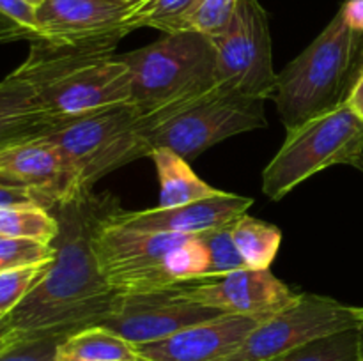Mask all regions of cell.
Segmentation results:
<instances>
[{
    "instance_id": "cell-1",
    "label": "cell",
    "mask_w": 363,
    "mask_h": 361,
    "mask_svg": "<svg viewBox=\"0 0 363 361\" xmlns=\"http://www.w3.org/2000/svg\"><path fill=\"white\" fill-rule=\"evenodd\" d=\"M110 195L78 193L48 209L59 223L55 257L25 299L9 314L20 335L69 333L101 324L117 292L108 285L94 251V236L117 207Z\"/></svg>"
},
{
    "instance_id": "cell-2",
    "label": "cell",
    "mask_w": 363,
    "mask_h": 361,
    "mask_svg": "<svg viewBox=\"0 0 363 361\" xmlns=\"http://www.w3.org/2000/svg\"><path fill=\"white\" fill-rule=\"evenodd\" d=\"M14 73L34 87L43 106L60 120L131 101V71L113 48L38 41Z\"/></svg>"
},
{
    "instance_id": "cell-3",
    "label": "cell",
    "mask_w": 363,
    "mask_h": 361,
    "mask_svg": "<svg viewBox=\"0 0 363 361\" xmlns=\"http://www.w3.org/2000/svg\"><path fill=\"white\" fill-rule=\"evenodd\" d=\"M363 67V32L347 23L342 11L277 78L273 92L287 131L346 105Z\"/></svg>"
},
{
    "instance_id": "cell-4",
    "label": "cell",
    "mask_w": 363,
    "mask_h": 361,
    "mask_svg": "<svg viewBox=\"0 0 363 361\" xmlns=\"http://www.w3.org/2000/svg\"><path fill=\"white\" fill-rule=\"evenodd\" d=\"M108 216L96 230L94 251L103 276L117 294L165 290L206 280L208 257L197 234L124 229Z\"/></svg>"
},
{
    "instance_id": "cell-5",
    "label": "cell",
    "mask_w": 363,
    "mask_h": 361,
    "mask_svg": "<svg viewBox=\"0 0 363 361\" xmlns=\"http://www.w3.org/2000/svg\"><path fill=\"white\" fill-rule=\"evenodd\" d=\"M131 71V105L142 115L197 101L216 87V50L201 32H172L121 53Z\"/></svg>"
},
{
    "instance_id": "cell-6",
    "label": "cell",
    "mask_w": 363,
    "mask_h": 361,
    "mask_svg": "<svg viewBox=\"0 0 363 361\" xmlns=\"http://www.w3.org/2000/svg\"><path fill=\"white\" fill-rule=\"evenodd\" d=\"M169 110L142 115L131 103L106 106L66 120L50 133L82 191H92L101 177L140 158H149V127L169 119Z\"/></svg>"
},
{
    "instance_id": "cell-7",
    "label": "cell",
    "mask_w": 363,
    "mask_h": 361,
    "mask_svg": "<svg viewBox=\"0 0 363 361\" xmlns=\"http://www.w3.org/2000/svg\"><path fill=\"white\" fill-rule=\"evenodd\" d=\"M363 154V120L347 105L312 117L287 138L262 172V193L280 200L321 170L353 165Z\"/></svg>"
},
{
    "instance_id": "cell-8",
    "label": "cell",
    "mask_w": 363,
    "mask_h": 361,
    "mask_svg": "<svg viewBox=\"0 0 363 361\" xmlns=\"http://www.w3.org/2000/svg\"><path fill=\"white\" fill-rule=\"evenodd\" d=\"M266 126L264 99L248 98L216 85L162 124L149 127L147 144L151 152L169 149L190 161L225 138Z\"/></svg>"
},
{
    "instance_id": "cell-9",
    "label": "cell",
    "mask_w": 363,
    "mask_h": 361,
    "mask_svg": "<svg viewBox=\"0 0 363 361\" xmlns=\"http://www.w3.org/2000/svg\"><path fill=\"white\" fill-rule=\"evenodd\" d=\"M363 328V308L318 294H300L294 303L257 326L222 361H269L314 340Z\"/></svg>"
},
{
    "instance_id": "cell-10",
    "label": "cell",
    "mask_w": 363,
    "mask_h": 361,
    "mask_svg": "<svg viewBox=\"0 0 363 361\" xmlns=\"http://www.w3.org/2000/svg\"><path fill=\"white\" fill-rule=\"evenodd\" d=\"M216 50V85L248 98H272L273 69L269 20L259 0H240L229 27L211 38Z\"/></svg>"
},
{
    "instance_id": "cell-11",
    "label": "cell",
    "mask_w": 363,
    "mask_h": 361,
    "mask_svg": "<svg viewBox=\"0 0 363 361\" xmlns=\"http://www.w3.org/2000/svg\"><path fill=\"white\" fill-rule=\"evenodd\" d=\"M218 315L223 314L188 299L174 287L151 292L117 294L108 315L99 326L112 329L137 347L169 338Z\"/></svg>"
},
{
    "instance_id": "cell-12",
    "label": "cell",
    "mask_w": 363,
    "mask_h": 361,
    "mask_svg": "<svg viewBox=\"0 0 363 361\" xmlns=\"http://www.w3.org/2000/svg\"><path fill=\"white\" fill-rule=\"evenodd\" d=\"M133 9L116 0H43L35 7L39 41L116 50L117 42L130 34L128 16Z\"/></svg>"
},
{
    "instance_id": "cell-13",
    "label": "cell",
    "mask_w": 363,
    "mask_h": 361,
    "mask_svg": "<svg viewBox=\"0 0 363 361\" xmlns=\"http://www.w3.org/2000/svg\"><path fill=\"white\" fill-rule=\"evenodd\" d=\"M184 297L233 315L272 317L296 301L291 290L269 269L245 268L218 278L177 285Z\"/></svg>"
},
{
    "instance_id": "cell-14",
    "label": "cell",
    "mask_w": 363,
    "mask_h": 361,
    "mask_svg": "<svg viewBox=\"0 0 363 361\" xmlns=\"http://www.w3.org/2000/svg\"><path fill=\"white\" fill-rule=\"evenodd\" d=\"M0 183L30 190L46 209L85 193L59 149L46 137L0 149Z\"/></svg>"
},
{
    "instance_id": "cell-15",
    "label": "cell",
    "mask_w": 363,
    "mask_h": 361,
    "mask_svg": "<svg viewBox=\"0 0 363 361\" xmlns=\"http://www.w3.org/2000/svg\"><path fill=\"white\" fill-rule=\"evenodd\" d=\"M269 317L223 314L190 326L169 338L137 345L149 361H222L233 354L261 322Z\"/></svg>"
},
{
    "instance_id": "cell-16",
    "label": "cell",
    "mask_w": 363,
    "mask_h": 361,
    "mask_svg": "<svg viewBox=\"0 0 363 361\" xmlns=\"http://www.w3.org/2000/svg\"><path fill=\"white\" fill-rule=\"evenodd\" d=\"M254 200L236 193H222L202 198L176 207H155L142 211L113 209L108 219L124 229L142 232H170V234H201L216 229L225 223H233L250 209Z\"/></svg>"
},
{
    "instance_id": "cell-17",
    "label": "cell",
    "mask_w": 363,
    "mask_h": 361,
    "mask_svg": "<svg viewBox=\"0 0 363 361\" xmlns=\"http://www.w3.org/2000/svg\"><path fill=\"white\" fill-rule=\"evenodd\" d=\"M66 120L43 106L34 87L13 73L0 81V149L48 137Z\"/></svg>"
},
{
    "instance_id": "cell-18",
    "label": "cell",
    "mask_w": 363,
    "mask_h": 361,
    "mask_svg": "<svg viewBox=\"0 0 363 361\" xmlns=\"http://www.w3.org/2000/svg\"><path fill=\"white\" fill-rule=\"evenodd\" d=\"M152 159L160 179V207H176L222 193L191 170L188 161L169 149H155Z\"/></svg>"
},
{
    "instance_id": "cell-19",
    "label": "cell",
    "mask_w": 363,
    "mask_h": 361,
    "mask_svg": "<svg viewBox=\"0 0 363 361\" xmlns=\"http://www.w3.org/2000/svg\"><path fill=\"white\" fill-rule=\"evenodd\" d=\"M138 350L105 326H87L59 343L53 361H138Z\"/></svg>"
},
{
    "instance_id": "cell-20",
    "label": "cell",
    "mask_w": 363,
    "mask_h": 361,
    "mask_svg": "<svg viewBox=\"0 0 363 361\" xmlns=\"http://www.w3.org/2000/svg\"><path fill=\"white\" fill-rule=\"evenodd\" d=\"M233 237L250 269H269L282 243V232L277 227L252 218L247 212L233 222Z\"/></svg>"
},
{
    "instance_id": "cell-21",
    "label": "cell",
    "mask_w": 363,
    "mask_h": 361,
    "mask_svg": "<svg viewBox=\"0 0 363 361\" xmlns=\"http://www.w3.org/2000/svg\"><path fill=\"white\" fill-rule=\"evenodd\" d=\"M362 357L363 328H357L314 340L269 361H362Z\"/></svg>"
},
{
    "instance_id": "cell-22",
    "label": "cell",
    "mask_w": 363,
    "mask_h": 361,
    "mask_svg": "<svg viewBox=\"0 0 363 361\" xmlns=\"http://www.w3.org/2000/svg\"><path fill=\"white\" fill-rule=\"evenodd\" d=\"M0 234L52 244L59 234V223L41 205H13L0 209Z\"/></svg>"
},
{
    "instance_id": "cell-23",
    "label": "cell",
    "mask_w": 363,
    "mask_h": 361,
    "mask_svg": "<svg viewBox=\"0 0 363 361\" xmlns=\"http://www.w3.org/2000/svg\"><path fill=\"white\" fill-rule=\"evenodd\" d=\"M199 0H145L138 4L128 16L130 32L142 27L158 28L165 34L179 32Z\"/></svg>"
},
{
    "instance_id": "cell-24",
    "label": "cell",
    "mask_w": 363,
    "mask_h": 361,
    "mask_svg": "<svg viewBox=\"0 0 363 361\" xmlns=\"http://www.w3.org/2000/svg\"><path fill=\"white\" fill-rule=\"evenodd\" d=\"M208 257V269L206 280L218 278L229 275L233 271L247 268L240 250L233 237V223H225L216 229H209L206 232L197 234Z\"/></svg>"
},
{
    "instance_id": "cell-25",
    "label": "cell",
    "mask_w": 363,
    "mask_h": 361,
    "mask_svg": "<svg viewBox=\"0 0 363 361\" xmlns=\"http://www.w3.org/2000/svg\"><path fill=\"white\" fill-rule=\"evenodd\" d=\"M53 257H55V250L52 244L0 234V273L28 268V265L48 264L53 260Z\"/></svg>"
},
{
    "instance_id": "cell-26",
    "label": "cell",
    "mask_w": 363,
    "mask_h": 361,
    "mask_svg": "<svg viewBox=\"0 0 363 361\" xmlns=\"http://www.w3.org/2000/svg\"><path fill=\"white\" fill-rule=\"evenodd\" d=\"M238 4L240 0H199L179 32H201L208 38H215L229 27Z\"/></svg>"
},
{
    "instance_id": "cell-27",
    "label": "cell",
    "mask_w": 363,
    "mask_h": 361,
    "mask_svg": "<svg viewBox=\"0 0 363 361\" xmlns=\"http://www.w3.org/2000/svg\"><path fill=\"white\" fill-rule=\"evenodd\" d=\"M48 264L28 265V268L0 273V317L9 315L25 299L32 287L45 275Z\"/></svg>"
},
{
    "instance_id": "cell-28",
    "label": "cell",
    "mask_w": 363,
    "mask_h": 361,
    "mask_svg": "<svg viewBox=\"0 0 363 361\" xmlns=\"http://www.w3.org/2000/svg\"><path fill=\"white\" fill-rule=\"evenodd\" d=\"M66 336L64 333L21 335L16 342L0 349V361H53L59 343Z\"/></svg>"
},
{
    "instance_id": "cell-29",
    "label": "cell",
    "mask_w": 363,
    "mask_h": 361,
    "mask_svg": "<svg viewBox=\"0 0 363 361\" xmlns=\"http://www.w3.org/2000/svg\"><path fill=\"white\" fill-rule=\"evenodd\" d=\"M0 16L13 27L14 38L39 41L35 25V7L25 0H0Z\"/></svg>"
},
{
    "instance_id": "cell-30",
    "label": "cell",
    "mask_w": 363,
    "mask_h": 361,
    "mask_svg": "<svg viewBox=\"0 0 363 361\" xmlns=\"http://www.w3.org/2000/svg\"><path fill=\"white\" fill-rule=\"evenodd\" d=\"M13 205H41L45 207L41 198L32 193L30 190L0 183V209L13 207Z\"/></svg>"
},
{
    "instance_id": "cell-31",
    "label": "cell",
    "mask_w": 363,
    "mask_h": 361,
    "mask_svg": "<svg viewBox=\"0 0 363 361\" xmlns=\"http://www.w3.org/2000/svg\"><path fill=\"white\" fill-rule=\"evenodd\" d=\"M340 11L351 27L357 28L358 32H363V0H344Z\"/></svg>"
},
{
    "instance_id": "cell-32",
    "label": "cell",
    "mask_w": 363,
    "mask_h": 361,
    "mask_svg": "<svg viewBox=\"0 0 363 361\" xmlns=\"http://www.w3.org/2000/svg\"><path fill=\"white\" fill-rule=\"evenodd\" d=\"M346 105L350 106V108L353 110V112L363 120V67H362L360 74H358L357 81H354L353 88H351L350 98H347Z\"/></svg>"
},
{
    "instance_id": "cell-33",
    "label": "cell",
    "mask_w": 363,
    "mask_h": 361,
    "mask_svg": "<svg viewBox=\"0 0 363 361\" xmlns=\"http://www.w3.org/2000/svg\"><path fill=\"white\" fill-rule=\"evenodd\" d=\"M18 338H21V335L13 329V326H11V321H9V315L0 317V349L11 345V343L16 342Z\"/></svg>"
},
{
    "instance_id": "cell-34",
    "label": "cell",
    "mask_w": 363,
    "mask_h": 361,
    "mask_svg": "<svg viewBox=\"0 0 363 361\" xmlns=\"http://www.w3.org/2000/svg\"><path fill=\"white\" fill-rule=\"evenodd\" d=\"M116 2H123V4H128V6H133V7H137L138 4L145 2V0H116Z\"/></svg>"
},
{
    "instance_id": "cell-35",
    "label": "cell",
    "mask_w": 363,
    "mask_h": 361,
    "mask_svg": "<svg viewBox=\"0 0 363 361\" xmlns=\"http://www.w3.org/2000/svg\"><path fill=\"white\" fill-rule=\"evenodd\" d=\"M351 166H354V168H358V170H360V172L363 173V154H362L360 158H358L357 161H354L353 165H351Z\"/></svg>"
},
{
    "instance_id": "cell-36",
    "label": "cell",
    "mask_w": 363,
    "mask_h": 361,
    "mask_svg": "<svg viewBox=\"0 0 363 361\" xmlns=\"http://www.w3.org/2000/svg\"><path fill=\"white\" fill-rule=\"evenodd\" d=\"M25 2H28V4H30V6H34V7H38L39 4L43 2V0H25Z\"/></svg>"
},
{
    "instance_id": "cell-37",
    "label": "cell",
    "mask_w": 363,
    "mask_h": 361,
    "mask_svg": "<svg viewBox=\"0 0 363 361\" xmlns=\"http://www.w3.org/2000/svg\"><path fill=\"white\" fill-rule=\"evenodd\" d=\"M138 361H149V360H144V357H138Z\"/></svg>"
},
{
    "instance_id": "cell-38",
    "label": "cell",
    "mask_w": 363,
    "mask_h": 361,
    "mask_svg": "<svg viewBox=\"0 0 363 361\" xmlns=\"http://www.w3.org/2000/svg\"><path fill=\"white\" fill-rule=\"evenodd\" d=\"M362 361H363V357H362Z\"/></svg>"
}]
</instances>
